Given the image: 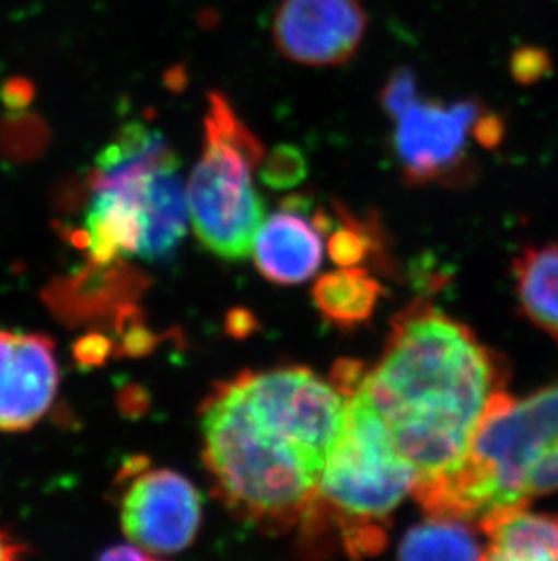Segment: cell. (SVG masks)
Segmentation results:
<instances>
[{
  "label": "cell",
  "mask_w": 558,
  "mask_h": 561,
  "mask_svg": "<svg viewBox=\"0 0 558 561\" xmlns=\"http://www.w3.org/2000/svg\"><path fill=\"white\" fill-rule=\"evenodd\" d=\"M508 378L504 358L468 325L419 300L395 318L385 355L359 391L417 482H427L463 461L491 398L508 391Z\"/></svg>",
  "instance_id": "obj_1"
},
{
  "label": "cell",
  "mask_w": 558,
  "mask_h": 561,
  "mask_svg": "<svg viewBox=\"0 0 558 561\" xmlns=\"http://www.w3.org/2000/svg\"><path fill=\"white\" fill-rule=\"evenodd\" d=\"M558 491V380L524 398H491L468 453L453 471L417 482L428 516L477 524L497 508Z\"/></svg>",
  "instance_id": "obj_2"
},
{
  "label": "cell",
  "mask_w": 558,
  "mask_h": 561,
  "mask_svg": "<svg viewBox=\"0 0 558 561\" xmlns=\"http://www.w3.org/2000/svg\"><path fill=\"white\" fill-rule=\"evenodd\" d=\"M201 431L207 467L240 518L289 529L319 499L322 469L254 416L236 380L207 398Z\"/></svg>",
  "instance_id": "obj_3"
},
{
  "label": "cell",
  "mask_w": 558,
  "mask_h": 561,
  "mask_svg": "<svg viewBox=\"0 0 558 561\" xmlns=\"http://www.w3.org/2000/svg\"><path fill=\"white\" fill-rule=\"evenodd\" d=\"M265 149L222 93L207 102L206 146L187 187L196 237L211 253L243 260L253 253L264 202L253 171Z\"/></svg>",
  "instance_id": "obj_4"
},
{
  "label": "cell",
  "mask_w": 558,
  "mask_h": 561,
  "mask_svg": "<svg viewBox=\"0 0 558 561\" xmlns=\"http://www.w3.org/2000/svg\"><path fill=\"white\" fill-rule=\"evenodd\" d=\"M345 422L323 467L319 499L337 513L342 538L381 527L414 493L417 472L399 455L374 405L356 391L347 397Z\"/></svg>",
  "instance_id": "obj_5"
},
{
  "label": "cell",
  "mask_w": 558,
  "mask_h": 561,
  "mask_svg": "<svg viewBox=\"0 0 558 561\" xmlns=\"http://www.w3.org/2000/svg\"><path fill=\"white\" fill-rule=\"evenodd\" d=\"M236 381L254 416L323 471L347 409L336 386L305 367L243 373Z\"/></svg>",
  "instance_id": "obj_6"
},
{
  "label": "cell",
  "mask_w": 558,
  "mask_h": 561,
  "mask_svg": "<svg viewBox=\"0 0 558 561\" xmlns=\"http://www.w3.org/2000/svg\"><path fill=\"white\" fill-rule=\"evenodd\" d=\"M486 107L475 99L446 102L417 96L397 113L395 153L408 181L416 184L439 181L464 164L468 140Z\"/></svg>",
  "instance_id": "obj_7"
},
{
  "label": "cell",
  "mask_w": 558,
  "mask_h": 561,
  "mask_svg": "<svg viewBox=\"0 0 558 561\" xmlns=\"http://www.w3.org/2000/svg\"><path fill=\"white\" fill-rule=\"evenodd\" d=\"M367 13L359 0H281L272 41L290 62L309 68L341 66L363 43Z\"/></svg>",
  "instance_id": "obj_8"
},
{
  "label": "cell",
  "mask_w": 558,
  "mask_h": 561,
  "mask_svg": "<svg viewBox=\"0 0 558 561\" xmlns=\"http://www.w3.org/2000/svg\"><path fill=\"white\" fill-rule=\"evenodd\" d=\"M200 519V494L173 471L146 472L121 500L124 533L149 554L184 551L195 540Z\"/></svg>",
  "instance_id": "obj_9"
},
{
  "label": "cell",
  "mask_w": 558,
  "mask_h": 561,
  "mask_svg": "<svg viewBox=\"0 0 558 561\" xmlns=\"http://www.w3.org/2000/svg\"><path fill=\"white\" fill-rule=\"evenodd\" d=\"M58 389L54 340L0 331V431L32 430Z\"/></svg>",
  "instance_id": "obj_10"
},
{
  "label": "cell",
  "mask_w": 558,
  "mask_h": 561,
  "mask_svg": "<svg viewBox=\"0 0 558 561\" xmlns=\"http://www.w3.org/2000/svg\"><path fill=\"white\" fill-rule=\"evenodd\" d=\"M306 207L305 198L289 196L283 209L259 226L253 254L267 280L292 286L309 280L322 267V231L301 215Z\"/></svg>",
  "instance_id": "obj_11"
},
{
  "label": "cell",
  "mask_w": 558,
  "mask_h": 561,
  "mask_svg": "<svg viewBox=\"0 0 558 561\" xmlns=\"http://www.w3.org/2000/svg\"><path fill=\"white\" fill-rule=\"evenodd\" d=\"M138 206L142 213V244L138 254L151 262L173 256L187 231V191L179 162L162 165L143 181Z\"/></svg>",
  "instance_id": "obj_12"
},
{
  "label": "cell",
  "mask_w": 558,
  "mask_h": 561,
  "mask_svg": "<svg viewBox=\"0 0 558 561\" xmlns=\"http://www.w3.org/2000/svg\"><path fill=\"white\" fill-rule=\"evenodd\" d=\"M486 538L485 560H558V516L532 513L530 505L497 508L477 522Z\"/></svg>",
  "instance_id": "obj_13"
},
{
  "label": "cell",
  "mask_w": 558,
  "mask_h": 561,
  "mask_svg": "<svg viewBox=\"0 0 558 561\" xmlns=\"http://www.w3.org/2000/svg\"><path fill=\"white\" fill-rule=\"evenodd\" d=\"M511 270L522 314L558 342V244L527 245Z\"/></svg>",
  "instance_id": "obj_14"
},
{
  "label": "cell",
  "mask_w": 558,
  "mask_h": 561,
  "mask_svg": "<svg viewBox=\"0 0 558 561\" xmlns=\"http://www.w3.org/2000/svg\"><path fill=\"white\" fill-rule=\"evenodd\" d=\"M381 291L380 282L367 271L342 267L323 275L312 295L323 317L337 328L352 329L374 314Z\"/></svg>",
  "instance_id": "obj_15"
},
{
  "label": "cell",
  "mask_w": 558,
  "mask_h": 561,
  "mask_svg": "<svg viewBox=\"0 0 558 561\" xmlns=\"http://www.w3.org/2000/svg\"><path fill=\"white\" fill-rule=\"evenodd\" d=\"M472 522L428 516L400 541V560H485L486 551Z\"/></svg>",
  "instance_id": "obj_16"
},
{
  "label": "cell",
  "mask_w": 558,
  "mask_h": 561,
  "mask_svg": "<svg viewBox=\"0 0 558 561\" xmlns=\"http://www.w3.org/2000/svg\"><path fill=\"white\" fill-rule=\"evenodd\" d=\"M306 176L305 157L292 148V146H281L275 153L269 154L265 162L264 179L265 184L276 190H287V187L300 184Z\"/></svg>",
  "instance_id": "obj_17"
},
{
  "label": "cell",
  "mask_w": 558,
  "mask_h": 561,
  "mask_svg": "<svg viewBox=\"0 0 558 561\" xmlns=\"http://www.w3.org/2000/svg\"><path fill=\"white\" fill-rule=\"evenodd\" d=\"M419 96L417 91L416 73L410 68H400L386 80L385 88L381 90V106L388 117L394 118L406 106Z\"/></svg>",
  "instance_id": "obj_18"
},
{
  "label": "cell",
  "mask_w": 558,
  "mask_h": 561,
  "mask_svg": "<svg viewBox=\"0 0 558 561\" xmlns=\"http://www.w3.org/2000/svg\"><path fill=\"white\" fill-rule=\"evenodd\" d=\"M367 251H369V242L358 229L339 228L328 242V253L334 262L342 267L359 264L367 256Z\"/></svg>",
  "instance_id": "obj_19"
},
{
  "label": "cell",
  "mask_w": 558,
  "mask_h": 561,
  "mask_svg": "<svg viewBox=\"0 0 558 561\" xmlns=\"http://www.w3.org/2000/svg\"><path fill=\"white\" fill-rule=\"evenodd\" d=\"M551 69L548 55L538 48H522L511 59V73L522 84H532L543 79Z\"/></svg>",
  "instance_id": "obj_20"
},
{
  "label": "cell",
  "mask_w": 558,
  "mask_h": 561,
  "mask_svg": "<svg viewBox=\"0 0 558 561\" xmlns=\"http://www.w3.org/2000/svg\"><path fill=\"white\" fill-rule=\"evenodd\" d=\"M112 340L106 339L101 333H90L82 336V339L74 344L73 356L74 360L79 362L80 366L96 367L102 366L107 360V356L112 353Z\"/></svg>",
  "instance_id": "obj_21"
},
{
  "label": "cell",
  "mask_w": 558,
  "mask_h": 561,
  "mask_svg": "<svg viewBox=\"0 0 558 561\" xmlns=\"http://www.w3.org/2000/svg\"><path fill=\"white\" fill-rule=\"evenodd\" d=\"M474 138L485 148H497L504 138V123L501 117L486 110L483 117L475 124Z\"/></svg>",
  "instance_id": "obj_22"
},
{
  "label": "cell",
  "mask_w": 558,
  "mask_h": 561,
  "mask_svg": "<svg viewBox=\"0 0 558 561\" xmlns=\"http://www.w3.org/2000/svg\"><path fill=\"white\" fill-rule=\"evenodd\" d=\"M2 102L10 110H21L26 107L33 99V85L24 79L8 80L2 85Z\"/></svg>",
  "instance_id": "obj_23"
},
{
  "label": "cell",
  "mask_w": 558,
  "mask_h": 561,
  "mask_svg": "<svg viewBox=\"0 0 558 561\" xmlns=\"http://www.w3.org/2000/svg\"><path fill=\"white\" fill-rule=\"evenodd\" d=\"M153 345V334L149 333L148 329L142 328V325H135V323L127 329L124 340H121V350L129 356L146 355Z\"/></svg>",
  "instance_id": "obj_24"
},
{
  "label": "cell",
  "mask_w": 558,
  "mask_h": 561,
  "mask_svg": "<svg viewBox=\"0 0 558 561\" xmlns=\"http://www.w3.org/2000/svg\"><path fill=\"white\" fill-rule=\"evenodd\" d=\"M153 554L143 552L140 547L135 546H115L107 551L102 552L101 560L106 561H124V560H151Z\"/></svg>",
  "instance_id": "obj_25"
},
{
  "label": "cell",
  "mask_w": 558,
  "mask_h": 561,
  "mask_svg": "<svg viewBox=\"0 0 558 561\" xmlns=\"http://www.w3.org/2000/svg\"><path fill=\"white\" fill-rule=\"evenodd\" d=\"M226 328H229V331H231L234 336H245V334L253 331V314L247 311H242V309H237V311L231 312V317L226 320Z\"/></svg>",
  "instance_id": "obj_26"
},
{
  "label": "cell",
  "mask_w": 558,
  "mask_h": 561,
  "mask_svg": "<svg viewBox=\"0 0 558 561\" xmlns=\"http://www.w3.org/2000/svg\"><path fill=\"white\" fill-rule=\"evenodd\" d=\"M27 547L13 540L4 529H0V561H10L26 554Z\"/></svg>",
  "instance_id": "obj_27"
}]
</instances>
